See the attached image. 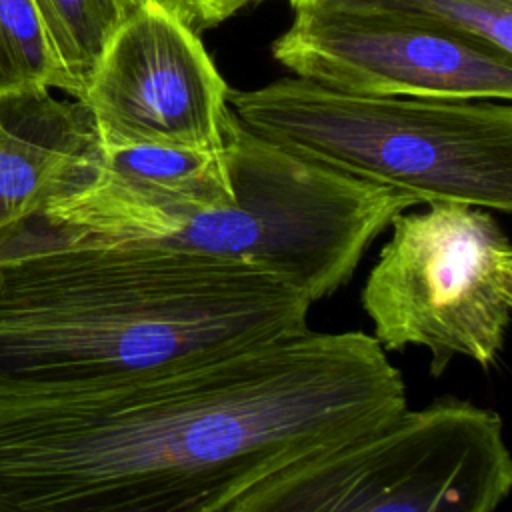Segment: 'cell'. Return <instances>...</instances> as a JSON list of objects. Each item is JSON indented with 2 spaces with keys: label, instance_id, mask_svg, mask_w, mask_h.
Wrapping results in <instances>:
<instances>
[{
  "label": "cell",
  "instance_id": "8992f818",
  "mask_svg": "<svg viewBox=\"0 0 512 512\" xmlns=\"http://www.w3.org/2000/svg\"><path fill=\"white\" fill-rule=\"evenodd\" d=\"M360 304L384 352L424 348L434 378L456 356L498 362L512 316V244L492 210L430 202L390 222Z\"/></svg>",
  "mask_w": 512,
  "mask_h": 512
},
{
  "label": "cell",
  "instance_id": "52a82bcc",
  "mask_svg": "<svg viewBox=\"0 0 512 512\" xmlns=\"http://www.w3.org/2000/svg\"><path fill=\"white\" fill-rule=\"evenodd\" d=\"M228 94L200 34L162 0H138L108 36L78 100L102 148L222 150Z\"/></svg>",
  "mask_w": 512,
  "mask_h": 512
},
{
  "label": "cell",
  "instance_id": "9c48e42d",
  "mask_svg": "<svg viewBox=\"0 0 512 512\" xmlns=\"http://www.w3.org/2000/svg\"><path fill=\"white\" fill-rule=\"evenodd\" d=\"M230 200L226 146H98L80 182L52 198L40 218L104 240L160 242L190 216Z\"/></svg>",
  "mask_w": 512,
  "mask_h": 512
},
{
  "label": "cell",
  "instance_id": "6da1fadb",
  "mask_svg": "<svg viewBox=\"0 0 512 512\" xmlns=\"http://www.w3.org/2000/svg\"><path fill=\"white\" fill-rule=\"evenodd\" d=\"M408 406L366 332L0 394V512H228L270 472Z\"/></svg>",
  "mask_w": 512,
  "mask_h": 512
},
{
  "label": "cell",
  "instance_id": "5b68a950",
  "mask_svg": "<svg viewBox=\"0 0 512 512\" xmlns=\"http://www.w3.org/2000/svg\"><path fill=\"white\" fill-rule=\"evenodd\" d=\"M510 488L500 414L442 396L280 466L228 512H496Z\"/></svg>",
  "mask_w": 512,
  "mask_h": 512
},
{
  "label": "cell",
  "instance_id": "7a4b0ae2",
  "mask_svg": "<svg viewBox=\"0 0 512 512\" xmlns=\"http://www.w3.org/2000/svg\"><path fill=\"white\" fill-rule=\"evenodd\" d=\"M276 276L158 242L46 224L0 236V394L164 370L308 330Z\"/></svg>",
  "mask_w": 512,
  "mask_h": 512
},
{
  "label": "cell",
  "instance_id": "8fae6325",
  "mask_svg": "<svg viewBox=\"0 0 512 512\" xmlns=\"http://www.w3.org/2000/svg\"><path fill=\"white\" fill-rule=\"evenodd\" d=\"M294 14L390 18L454 32L512 56V0H286Z\"/></svg>",
  "mask_w": 512,
  "mask_h": 512
},
{
  "label": "cell",
  "instance_id": "7c38bea8",
  "mask_svg": "<svg viewBox=\"0 0 512 512\" xmlns=\"http://www.w3.org/2000/svg\"><path fill=\"white\" fill-rule=\"evenodd\" d=\"M138 0H32L78 100L112 30Z\"/></svg>",
  "mask_w": 512,
  "mask_h": 512
},
{
  "label": "cell",
  "instance_id": "4fadbf2b",
  "mask_svg": "<svg viewBox=\"0 0 512 512\" xmlns=\"http://www.w3.org/2000/svg\"><path fill=\"white\" fill-rule=\"evenodd\" d=\"M52 90L72 96L32 0H0V100Z\"/></svg>",
  "mask_w": 512,
  "mask_h": 512
},
{
  "label": "cell",
  "instance_id": "5bb4252c",
  "mask_svg": "<svg viewBox=\"0 0 512 512\" xmlns=\"http://www.w3.org/2000/svg\"><path fill=\"white\" fill-rule=\"evenodd\" d=\"M198 34L220 26L236 12L266 0H162Z\"/></svg>",
  "mask_w": 512,
  "mask_h": 512
},
{
  "label": "cell",
  "instance_id": "ba28073f",
  "mask_svg": "<svg viewBox=\"0 0 512 512\" xmlns=\"http://www.w3.org/2000/svg\"><path fill=\"white\" fill-rule=\"evenodd\" d=\"M272 56L296 78L346 94L512 98V56L402 20L294 14L272 42Z\"/></svg>",
  "mask_w": 512,
  "mask_h": 512
},
{
  "label": "cell",
  "instance_id": "30bf717a",
  "mask_svg": "<svg viewBox=\"0 0 512 512\" xmlns=\"http://www.w3.org/2000/svg\"><path fill=\"white\" fill-rule=\"evenodd\" d=\"M98 148L80 100L52 92L0 100V236L38 218L86 174Z\"/></svg>",
  "mask_w": 512,
  "mask_h": 512
},
{
  "label": "cell",
  "instance_id": "3957f363",
  "mask_svg": "<svg viewBox=\"0 0 512 512\" xmlns=\"http://www.w3.org/2000/svg\"><path fill=\"white\" fill-rule=\"evenodd\" d=\"M262 138L344 174L430 202L512 210V104L362 96L304 78L230 90Z\"/></svg>",
  "mask_w": 512,
  "mask_h": 512
},
{
  "label": "cell",
  "instance_id": "277c9868",
  "mask_svg": "<svg viewBox=\"0 0 512 512\" xmlns=\"http://www.w3.org/2000/svg\"><path fill=\"white\" fill-rule=\"evenodd\" d=\"M232 200L184 220L158 244L260 268L310 304L340 290L392 218L420 202L226 124Z\"/></svg>",
  "mask_w": 512,
  "mask_h": 512
}]
</instances>
